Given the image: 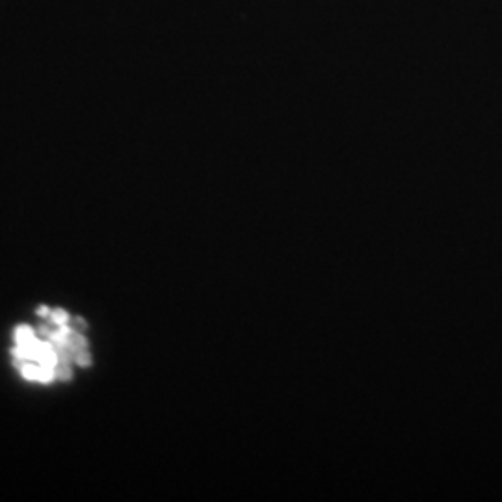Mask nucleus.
Listing matches in <instances>:
<instances>
[{"instance_id": "f257e3e1", "label": "nucleus", "mask_w": 502, "mask_h": 502, "mask_svg": "<svg viewBox=\"0 0 502 502\" xmlns=\"http://www.w3.org/2000/svg\"><path fill=\"white\" fill-rule=\"evenodd\" d=\"M17 365L21 366V371H23L24 378H29V380L34 381H51L52 378H54V371H51V368H47V366L39 365V363L36 361H17Z\"/></svg>"}, {"instance_id": "f03ea898", "label": "nucleus", "mask_w": 502, "mask_h": 502, "mask_svg": "<svg viewBox=\"0 0 502 502\" xmlns=\"http://www.w3.org/2000/svg\"><path fill=\"white\" fill-rule=\"evenodd\" d=\"M52 320H54L58 326H66L67 315L64 311H52Z\"/></svg>"}]
</instances>
